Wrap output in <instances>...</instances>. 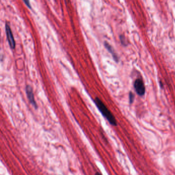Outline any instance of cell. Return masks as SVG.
Listing matches in <instances>:
<instances>
[{
    "mask_svg": "<svg viewBox=\"0 0 175 175\" xmlns=\"http://www.w3.org/2000/svg\"><path fill=\"white\" fill-rule=\"evenodd\" d=\"M94 102L100 113L102 114L105 118H106L108 121L109 124L115 126H117V121L116 118L115 117L114 115L111 113V111L106 107L104 103L98 97L95 98V99L94 100Z\"/></svg>",
    "mask_w": 175,
    "mask_h": 175,
    "instance_id": "obj_1",
    "label": "cell"
},
{
    "mask_svg": "<svg viewBox=\"0 0 175 175\" xmlns=\"http://www.w3.org/2000/svg\"><path fill=\"white\" fill-rule=\"evenodd\" d=\"M5 31H6L7 41L9 44V46L12 49H14L16 47V42L14 40V35L12 34L11 28L10 27L9 23L8 22L6 23L5 24Z\"/></svg>",
    "mask_w": 175,
    "mask_h": 175,
    "instance_id": "obj_2",
    "label": "cell"
},
{
    "mask_svg": "<svg viewBox=\"0 0 175 175\" xmlns=\"http://www.w3.org/2000/svg\"><path fill=\"white\" fill-rule=\"evenodd\" d=\"M134 88L137 93L140 96H142L145 93V87L141 79L136 80L134 82Z\"/></svg>",
    "mask_w": 175,
    "mask_h": 175,
    "instance_id": "obj_3",
    "label": "cell"
},
{
    "mask_svg": "<svg viewBox=\"0 0 175 175\" xmlns=\"http://www.w3.org/2000/svg\"><path fill=\"white\" fill-rule=\"evenodd\" d=\"M26 93L27 95L28 99L29 100L30 103L31 104L34 106V107L37 109L38 108V105L36 104V100L34 99V92H33V89L32 86H30L29 85H28L26 87Z\"/></svg>",
    "mask_w": 175,
    "mask_h": 175,
    "instance_id": "obj_4",
    "label": "cell"
},
{
    "mask_svg": "<svg viewBox=\"0 0 175 175\" xmlns=\"http://www.w3.org/2000/svg\"><path fill=\"white\" fill-rule=\"evenodd\" d=\"M104 45L105 47L106 48V49L108 51V52L110 53V54L112 55V57L113 58L114 61L117 63H118L119 61V58L114 50V48L113 47L106 41H105Z\"/></svg>",
    "mask_w": 175,
    "mask_h": 175,
    "instance_id": "obj_5",
    "label": "cell"
},
{
    "mask_svg": "<svg viewBox=\"0 0 175 175\" xmlns=\"http://www.w3.org/2000/svg\"><path fill=\"white\" fill-rule=\"evenodd\" d=\"M120 40L121 43L123 45L127 46L128 44L127 40H126L125 36L124 35L121 34L120 36Z\"/></svg>",
    "mask_w": 175,
    "mask_h": 175,
    "instance_id": "obj_6",
    "label": "cell"
},
{
    "mask_svg": "<svg viewBox=\"0 0 175 175\" xmlns=\"http://www.w3.org/2000/svg\"><path fill=\"white\" fill-rule=\"evenodd\" d=\"M135 95L134 93L132 92H130L129 93V100H130V104H132L134 101Z\"/></svg>",
    "mask_w": 175,
    "mask_h": 175,
    "instance_id": "obj_7",
    "label": "cell"
},
{
    "mask_svg": "<svg viewBox=\"0 0 175 175\" xmlns=\"http://www.w3.org/2000/svg\"><path fill=\"white\" fill-rule=\"evenodd\" d=\"M23 2L25 3L26 5L30 9H32V6H31L30 3L29 1H27V0H24V1H23Z\"/></svg>",
    "mask_w": 175,
    "mask_h": 175,
    "instance_id": "obj_8",
    "label": "cell"
},
{
    "mask_svg": "<svg viewBox=\"0 0 175 175\" xmlns=\"http://www.w3.org/2000/svg\"><path fill=\"white\" fill-rule=\"evenodd\" d=\"M95 175H102L101 173H99V172H97V173H95Z\"/></svg>",
    "mask_w": 175,
    "mask_h": 175,
    "instance_id": "obj_9",
    "label": "cell"
},
{
    "mask_svg": "<svg viewBox=\"0 0 175 175\" xmlns=\"http://www.w3.org/2000/svg\"><path fill=\"white\" fill-rule=\"evenodd\" d=\"M160 86H161V87H163V84H162L161 82H160Z\"/></svg>",
    "mask_w": 175,
    "mask_h": 175,
    "instance_id": "obj_10",
    "label": "cell"
}]
</instances>
